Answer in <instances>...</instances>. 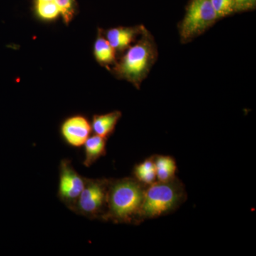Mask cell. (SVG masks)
Segmentation results:
<instances>
[{"instance_id": "3", "label": "cell", "mask_w": 256, "mask_h": 256, "mask_svg": "<svg viewBox=\"0 0 256 256\" xmlns=\"http://www.w3.org/2000/svg\"><path fill=\"white\" fill-rule=\"evenodd\" d=\"M142 35L136 44L130 47L114 69L118 76L136 87L146 78L158 54L154 40L146 28Z\"/></svg>"}, {"instance_id": "7", "label": "cell", "mask_w": 256, "mask_h": 256, "mask_svg": "<svg viewBox=\"0 0 256 256\" xmlns=\"http://www.w3.org/2000/svg\"><path fill=\"white\" fill-rule=\"evenodd\" d=\"M92 128L86 118L74 116L64 120L60 126V136L67 146L80 148L90 137Z\"/></svg>"}, {"instance_id": "15", "label": "cell", "mask_w": 256, "mask_h": 256, "mask_svg": "<svg viewBox=\"0 0 256 256\" xmlns=\"http://www.w3.org/2000/svg\"><path fill=\"white\" fill-rule=\"evenodd\" d=\"M36 12L42 18L52 20L60 14L56 3L53 2H36Z\"/></svg>"}, {"instance_id": "10", "label": "cell", "mask_w": 256, "mask_h": 256, "mask_svg": "<svg viewBox=\"0 0 256 256\" xmlns=\"http://www.w3.org/2000/svg\"><path fill=\"white\" fill-rule=\"evenodd\" d=\"M121 116L122 114L118 110L104 114H96L92 118V130L95 134L108 139L114 132Z\"/></svg>"}, {"instance_id": "1", "label": "cell", "mask_w": 256, "mask_h": 256, "mask_svg": "<svg viewBox=\"0 0 256 256\" xmlns=\"http://www.w3.org/2000/svg\"><path fill=\"white\" fill-rule=\"evenodd\" d=\"M146 188L132 176L110 178L104 222L138 225Z\"/></svg>"}, {"instance_id": "9", "label": "cell", "mask_w": 256, "mask_h": 256, "mask_svg": "<svg viewBox=\"0 0 256 256\" xmlns=\"http://www.w3.org/2000/svg\"><path fill=\"white\" fill-rule=\"evenodd\" d=\"M84 160L82 164L90 168L102 156H106L107 139L94 134L88 138L84 143Z\"/></svg>"}, {"instance_id": "16", "label": "cell", "mask_w": 256, "mask_h": 256, "mask_svg": "<svg viewBox=\"0 0 256 256\" xmlns=\"http://www.w3.org/2000/svg\"><path fill=\"white\" fill-rule=\"evenodd\" d=\"M75 0H55L60 14H62L66 22L68 23L73 18Z\"/></svg>"}, {"instance_id": "14", "label": "cell", "mask_w": 256, "mask_h": 256, "mask_svg": "<svg viewBox=\"0 0 256 256\" xmlns=\"http://www.w3.org/2000/svg\"><path fill=\"white\" fill-rule=\"evenodd\" d=\"M210 1L218 20L236 12L234 0H210Z\"/></svg>"}, {"instance_id": "11", "label": "cell", "mask_w": 256, "mask_h": 256, "mask_svg": "<svg viewBox=\"0 0 256 256\" xmlns=\"http://www.w3.org/2000/svg\"><path fill=\"white\" fill-rule=\"evenodd\" d=\"M156 164V181L169 182L176 178V162L173 156H154Z\"/></svg>"}, {"instance_id": "13", "label": "cell", "mask_w": 256, "mask_h": 256, "mask_svg": "<svg viewBox=\"0 0 256 256\" xmlns=\"http://www.w3.org/2000/svg\"><path fill=\"white\" fill-rule=\"evenodd\" d=\"M94 54L99 63L110 64L116 60V50L105 38L99 36L94 46Z\"/></svg>"}, {"instance_id": "18", "label": "cell", "mask_w": 256, "mask_h": 256, "mask_svg": "<svg viewBox=\"0 0 256 256\" xmlns=\"http://www.w3.org/2000/svg\"><path fill=\"white\" fill-rule=\"evenodd\" d=\"M55 0H36V2H53Z\"/></svg>"}, {"instance_id": "2", "label": "cell", "mask_w": 256, "mask_h": 256, "mask_svg": "<svg viewBox=\"0 0 256 256\" xmlns=\"http://www.w3.org/2000/svg\"><path fill=\"white\" fill-rule=\"evenodd\" d=\"M188 198L182 182L175 178L169 182H159L146 186L138 224L175 212Z\"/></svg>"}, {"instance_id": "12", "label": "cell", "mask_w": 256, "mask_h": 256, "mask_svg": "<svg viewBox=\"0 0 256 256\" xmlns=\"http://www.w3.org/2000/svg\"><path fill=\"white\" fill-rule=\"evenodd\" d=\"M132 178L146 186L156 182L154 156L134 165L132 170Z\"/></svg>"}, {"instance_id": "5", "label": "cell", "mask_w": 256, "mask_h": 256, "mask_svg": "<svg viewBox=\"0 0 256 256\" xmlns=\"http://www.w3.org/2000/svg\"><path fill=\"white\" fill-rule=\"evenodd\" d=\"M218 20L210 0H192L180 25L182 42L188 41L206 31Z\"/></svg>"}, {"instance_id": "8", "label": "cell", "mask_w": 256, "mask_h": 256, "mask_svg": "<svg viewBox=\"0 0 256 256\" xmlns=\"http://www.w3.org/2000/svg\"><path fill=\"white\" fill-rule=\"evenodd\" d=\"M144 30L142 26L111 28L106 34V37L114 50H122L129 47L134 38L140 34H142Z\"/></svg>"}, {"instance_id": "17", "label": "cell", "mask_w": 256, "mask_h": 256, "mask_svg": "<svg viewBox=\"0 0 256 256\" xmlns=\"http://www.w3.org/2000/svg\"><path fill=\"white\" fill-rule=\"evenodd\" d=\"M236 12L254 10L256 6V0H234Z\"/></svg>"}, {"instance_id": "6", "label": "cell", "mask_w": 256, "mask_h": 256, "mask_svg": "<svg viewBox=\"0 0 256 256\" xmlns=\"http://www.w3.org/2000/svg\"><path fill=\"white\" fill-rule=\"evenodd\" d=\"M58 180V200L68 210L74 212L80 194L85 186L86 178L74 169L72 161L63 159L60 162Z\"/></svg>"}, {"instance_id": "4", "label": "cell", "mask_w": 256, "mask_h": 256, "mask_svg": "<svg viewBox=\"0 0 256 256\" xmlns=\"http://www.w3.org/2000/svg\"><path fill=\"white\" fill-rule=\"evenodd\" d=\"M110 182V178H86L85 186L73 212L90 220H104Z\"/></svg>"}]
</instances>
